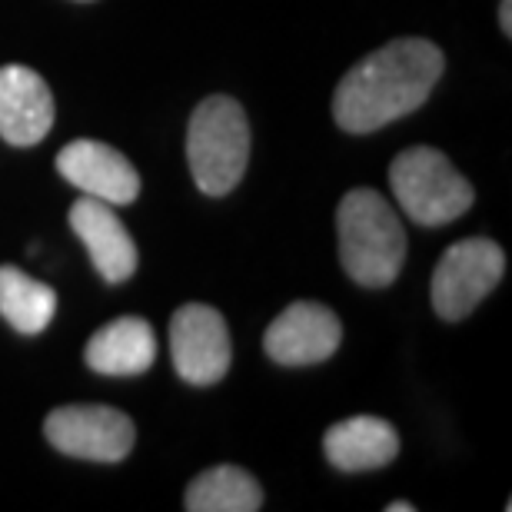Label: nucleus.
I'll return each instance as SVG.
<instances>
[{"label": "nucleus", "mask_w": 512, "mask_h": 512, "mask_svg": "<svg viewBox=\"0 0 512 512\" xmlns=\"http://www.w3.org/2000/svg\"><path fill=\"white\" fill-rule=\"evenodd\" d=\"M343 343V323L330 306L300 300L290 303L266 326L263 350L280 366H316L326 363Z\"/></svg>", "instance_id": "6e6552de"}, {"label": "nucleus", "mask_w": 512, "mask_h": 512, "mask_svg": "<svg viewBox=\"0 0 512 512\" xmlns=\"http://www.w3.org/2000/svg\"><path fill=\"white\" fill-rule=\"evenodd\" d=\"M323 453L340 473H373L399 456V433L380 416H350L326 429Z\"/></svg>", "instance_id": "f8f14e48"}, {"label": "nucleus", "mask_w": 512, "mask_h": 512, "mask_svg": "<svg viewBox=\"0 0 512 512\" xmlns=\"http://www.w3.org/2000/svg\"><path fill=\"white\" fill-rule=\"evenodd\" d=\"M187 512H256L263 509L260 483L240 466H213L187 486Z\"/></svg>", "instance_id": "2eb2a0df"}, {"label": "nucleus", "mask_w": 512, "mask_h": 512, "mask_svg": "<svg viewBox=\"0 0 512 512\" xmlns=\"http://www.w3.org/2000/svg\"><path fill=\"white\" fill-rule=\"evenodd\" d=\"M187 163L207 197H227L240 187L250 163V120L237 100L213 94L200 100L187 127Z\"/></svg>", "instance_id": "7ed1b4c3"}, {"label": "nucleus", "mask_w": 512, "mask_h": 512, "mask_svg": "<svg viewBox=\"0 0 512 512\" xmlns=\"http://www.w3.org/2000/svg\"><path fill=\"white\" fill-rule=\"evenodd\" d=\"M77 4H90V0H77Z\"/></svg>", "instance_id": "a211bd4d"}, {"label": "nucleus", "mask_w": 512, "mask_h": 512, "mask_svg": "<svg viewBox=\"0 0 512 512\" xmlns=\"http://www.w3.org/2000/svg\"><path fill=\"white\" fill-rule=\"evenodd\" d=\"M84 360L100 376H140L157 360V336L153 326L140 316H120V320L100 326L87 340Z\"/></svg>", "instance_id": "ddd939ff"}, {"label": "nucleus", "mask_w": 512, "mask_h": 512, "mask_svg": "<svg viewBox=\"0 0 512 512\" xmlns=\"http://www.w3.org/2000/svg\"><path fill=\"white\" fill-rule=\"evenodd\" d=\"M413 509H416L413 503H389L386 506V512H413Z\"/></svg>", "instance_id": "f3484780"}, {"label": "nucleus", "mask_w": 512, "mask_h": 512, "mask_svg": "<svg viewBox=\"0 0 512 512\" xmlns=\"http://www.w3.org/2000/svg\"><path fill=\"white\" fill-rule=\"evenodd\" d=\"M47 443L87 463H124L137 443V429L114 406H60L44 419Z\"/></svg>", "instance_id": "423d86ee"}, {"label": "nucleus", "mask_w": 512, "mask_h": 512, "mask_svg": "<svg viewBox=\"0 0 512 512\" xmlns=\"http://www.w3.org/2000/svg\"><path fill=\"white\" fill-rule=\"evenodd\" d=\"M70 230L77 233L80 243L90 253L94 270L104 276L110 286L127 283L137 273V243H133L130 230L124 227V220L117 217V210L110 203L97 197L77 200L67 213Z\"/></svg>", "instance_id": "9d476101"}, {"label": "nucleus", "mask_w": 512, "mask_h": 512, "mask_svg": "<svg viewBox=\"0 0 512 512\" xmlns=\"http://www.w3.org/2000/svg\"><path fill=\"white\" fill-rule=\"evenodd\" d=\"M446 57L433 40L399 37L346 70L333 94V120L346 133H373L416 114L436 90Z\"/></svg>", "instance_id": "f257e3e1"}, {"label": "nucleus", "mask_w": 512, "mask_h": 512, "mask_svg": "<svg viewBox=\"0 0 512 512\" xmlns=\"http://www.w3.org/2000/svg\"><path fill=\"white\" fill-rule=\"evenodd\" d=\"M57 293L47 283L27 276L20 266H0V316L20 336H40L54 323Z\"/></svg>", "instance_id": "4468645a"}, {"label": "nucleus", "mask_w": 512, "mask_h": 512, "mask_svg": "<svg viewBox=\"0 0 512 512\" xmlns=\"http://www.w3.org/2000/svg\"><path fill=\"white\" fill-rule=\"evenodd\" d=\"M340 263L353 283L383 290L399 276L406 260V230L380 190H350L336 207Z\"/></svg>", "instance_id": "f03ea898"}, {"label": "nucleus", "mask_w": 512, "mask_h": 512, "mask_svg": "<svg viewBox=\"0 0 512 512\" xmlns=\"http://www.w3.org/2000/svg\"><path fill=\"white\" fill-rule=\"evenodd\" d=\"M57 173L84 197H97L110 207H127L140 197L137 167L100 140H74L57 153Z\"/></svg>", "instance_id": "1a4fd4ad"}, {"label": "nucleus", "mask_w": 512, "mask_h": 512, "mask_svg": "<svg viewBox=\"0 0 512 512\" xmlns=\"http://www.w3.org/2000/svg\"><path fill=\"white\" fill-rule=\"evenodd\" d=\"M54 127V94L24 64L0 67V137L10 147H37Z\"/></svg>", "instance_id": "9b49d317"}, {"label": "nucleus", "mask_w": 512, "mask_h": 512, "mask_svg": "<svg viewBox=\"0 0 512 512\" xmlns=\"http://www.w3.org/2000/svg\"><path fill=\"white\" fill-rule=\"evenodd\" d=\"M506 273V253L496 240L469 237L453 243L433 273V310L439 320L459 323L496 290Z\"/></svg>", "instance_id": "39448f33"}, {"label": "nucleus", "mask_w": 512, "mask_h": 512, "mask_svg": "<svg viewBox=\"0 0 512 512\" xmlns=\"http://www.w3.org/2000/svg\"><path fill=\"white\" fill-rule=\"evenodd\" d=\"M173 370L190 386H217L230 373L233 346L220 310L207 303H187L170 320Z\"/></svg>", "instance_id": "0eeeda50"}, {"label": "nucleus", "mask_w": 512, "mask_h": 512, "mask_svg": "<svg viewBox=\"0 0 512 512\" xmlns=\"http://www.w3.org/2000/svg\"><path fill=\"white\" fill-rule=\"evenodd\" d=\"M499 27H503L506 37H512V0H503V4H499Z\"/></svg>", "instance_id": "dca6fc26"}, {"label": "nucleus", "mask_w": 512, "mask_h": 512, "mask_svg": "<svg viewBox=\"0 0 512 512\" xmlns=\"http://www.w3.org/2000/svg\"><path fill=\"white\" fill-rule=\"evenodd\" d=\"M389 187L399 210L419 227H446L473 207L476 190L436 147H409L389 163Z\"/></svg>", "instance_id": "20e7f679"}]
</instances>
